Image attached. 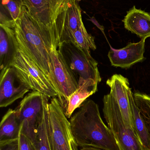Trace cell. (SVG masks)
<instances>
[{
  "label": "cell",
  "mask_w": 150,
  "mask_h": 150,
  "mask_svg": "<svg viewBox=\"0 0 150 150\" xmlns=\"http://www.w3.org/2000/svg\"><path fill=\"white\" fill-rule=\"evenodd\" d=\"M13 29L19 49L49 79L51 49L59 47L55 23L52 27L45 25L20 5V15L14 21Z\"/></svg>",
  "instance_id": "obj_1"
},
{
  "label": "cell",
  "mask_w": 150,
  "mask_h": 150,
  "mask_svg": "<svg viewBox=\"0 0 150 150\" xmlns=\"http://www.w3.org/2000/svg\"><path fill=\"white\" fill-rule=\"evenodd\" d=\"M70 122L78 147L120 150L112 133L101 118L98 106L92 100L82 105Z\"/></svg>",
  "instance_id": "obj_2"
},
{
  "label": "cell",
  "mask_w": 150,
  "mask_h": 150,
  "mask_svg": "<svg viewBox=\"0 0 150 150\" xmlns=\"http://www.w3.org/2000/svg\"><path fill=\"white\" fill-rule=\"evenodd\" d=\"M103 103L105 119L119 150H146L133 128L125 123L119 105L111 93L105 95Z\"/></svg>",
  "instance_id": "obj_3"
},
{
  "label": "cell",
  "mask_w": 150,
  "mask_h": 150,
  "mask_svg": "<svg viewBox=\"0 0 150 150\" xmlns=\"http://www.w3.org/2000/svg\"><path fill=\"white\" fill-rule=\"evenodd\" d=\"M48 133L52 150H79L64 110L58 99L48 102Z\"/></svg>",
  "instance_id": "obj_4"
},
{
  "label": "cell",
  "mask_w": 150,
  "mask_h": 150,
  "mask_svg": "<svg viewBox=\"0 0 150 150\" xmlns=\"http://www.w3.org/2000/svg\"><path fill=\"white\" fill-rule=\"evenodd\" d=\"M49 79L57 92V99L65 110L70 96L78 88V80L58 49L51 50Z\"/></svg>",
  "instance_id": "obj_5"
},
{
  "label": "cell",
  "mask_w": 150,
  "mask_h": 150,
  "mask_svg": "<svg viewBox=\"0 0 150 150\" xmlns=\"http://www.w3.org/2000/svg\"><path fill=\"white\" fill-rule=\"evenodd\" d=\"M16 111L20 132L35 143L43 112V94L37 91L28 93L20 101Z\"/></svg>",
  "instance_id": "obj_6"
},
{
  "label": "cell",
  "mask_w": 150,
  "mask_h": 150,
  "mask_svg": "<svg viewBox=\"0 0 150 150\" xmlns=\"http://www.w3.org/2000/svg\"><path fill=\"white\" fill-rule=\"evenodd\" d=\"M58 49L76 78L78 75V79H92L98 83L101 82L97 62L91 54H87L71 43H63Z\"/></svg>",
  "instance_id": "obj_7"
},
{
  "label": "cell",
  "mask_w": 150,
  "mask_h": 150,
  "mask_svg": "<svg viewBox=\"0 0 150 150\" xmlns=\"http://www.w3.org/2000/svg\"><path fill=\"white\" fill-rule=\"evenodd\" d=\"M11 67L33 91H37L48 98L57 97V91L45 74L19 48Z\"/></svg>",
  "instance_id": "obj_8"
},
{
  "label": "cell",
  "mask_w": 150,
  "mask_h": 150,
  "mask_svg": "<svg viewBox=\"0 0 150 150\" xmlns=\"http://www.w3.org/2000/svg\"><path fill=\"white\" fill-rule=\"evenodd\" d=\"M31 90L16 69L9 67L0 74V107L5 108L11 105Z\"/></svg>",
  "instance_id": "obj_9"
},
{
  "label": "cell",
  "mask_w": 150,
  "mask_h": 150,
  "mask_svg": "<svg viewBox=\"0 0 150 150\" xmlns=\"http://www.w3.org/2000/svg\"><path fill=\"white\" fill-rule=\"evenodd\" d=\"M38 22L48 26H54L59 15L71 0H18Z\"/></svg>",
  "instance_id": "obj_10"
},
{
  "label": "cell",
  "mask_w": 150,
  "mask_h": 150,
  "mask_svg": "<svg viewBox=\"0 0 150 150\" xmlns=\"http://www.w3.org/2000/svg\"><path fill=\"white\" fill-rule=\"evenodd\" d=\"M55 23L59 46L63 43H69L73 33L84 24L78 1L71 0Z\"/></svg>",
  "instance_id": "obj_11"
},
{
  "label": "cell",
  "mask_w": 150,
  "mask_h": 150,
  "mask_svg": "<svg viewBox=\"0 0 150 150\" xmlns=\"http://www.w3.org/2000/svg\"><path fill=\"white\" fill-rule=\"evenodd\" d=\"M145 39H141L137 43H130L120 49L111 47L108 57L112 66L115 67L129 69L136 63L145 59Z\"/></svg>",
  "instance_id": "obj_12"
},
{
  "label": "cell",
  "mask_w": 150,
  "mask_h": 150,
  "mask_svg": "<svg viewBox=\"0 0 150 150\" xmlns=\"http://www.w3.org/2000/svg\"><path fill=\"white\" fill-rule=\"evenodd\" d=\"M106 83L111 89L110 93L119 105L125 123L128 127L133 128L128 79L122 75L116 74L107 79Z\"/></svg>",
  "instance_id": "obj_13"
},
{
  "label": "cell",
  "mask_w": 150,
  "mask_h": 150,
  "mask_svg": "<svg viewBox=\"0 0 150 150\" xmlns=\"http://www.w3.org/2000/svg\"><path fill=\"white\" fill-rule=\"evenodd\" d=\"M14 23L10 26L0 24L1 74L11 67L19 51V47L13 29Z\"/></svg>",
  "instance_id": "obj_14"
},
{
  "label": "cell",
  "mask_w": 150,
  "mask_h": 150,
  "mask_svg": "<svg viewBox=\"0 0 150 150\" xmlns=\"http://www.w3.org/2000/svg\"><path fill=\"white\" fill-rule=\"evenodd\" d=\"M124 27L141 39L150 38V14L134 6L123 20Z\"/></svg>",
  "instance_id": "obj_15"
},
{
  "label": "cell",
  "mask_w": 150,
  "mask_h": 150,
  "mask_svg": "<svg viewBox=\"0 0 150 150\" xmlns=\"http://www.w3.org/2000/svg\"><path fill=\"white\" fill-rule=\"evenodd\" d=\"M98 83L92 79H78V88L70 97L64 112L70 118L74 111L79 108L90 96L97 91Z\"/></svg>",
  "instance_id": "obj_16"
},
{
  "label": "cell",
  "mask_w": 150,
  "mask_h": 150,
  "mask_svg": "<svg viewBox=\"0 0 150 150\" xmlns=\"http://www.w3.org/2000/svg\"><path fill=\"white\" fill-rule=\"evenodd\" d=\"M131 106L133 128L138 139L146 150H150V136L148 128L141 116L134 98L131 88L129 92Z\"/></svg>",
  "instance_id": "obj_17"
},
{
  "label": "cell",
  "mask_w": 150,
  "mask_h": 150,
  "mask_svg": "<svg viewBox=\"0 0 150 150\" xmlns=\"http://www.w3.org/2000/svg\"><path fill=\"white\" fill-rule=\"evenodd\" d=\"M20 125L16 110L9 109L0 124V142L18 139Z\"/></svg>",
  "instance_id": "obj_18"
},
{
  "label": "cell",
  "mask_w": 150,
  "mask_h": 150,
  "mask_svg": "<svg viewBox=\"0 0 150 150\" xmlns=\"http://www.w3.org/2000/svg\"><path fill=\"white\" fill-rule=\"evenodd\" d=\"M43 112L38 129L35 144L38 150H52L48 133V97L43 94Z\"/></svg>",
  "instance_id": "obj_19"
},
{
  "label": "cell",
  "mask_w": 150,
  "mask_h": 150,
  "mask_svg": "<svg viewBox=\"0 0 150 150\" xmlns=\"http://www.w3.org/2000/svg\"><path fill=\"white\" fill-rule=\"evenodd\" d=\"M69 43L74 44L87 54H91L90 49L94 51L97 49L94 38L87 32L84 24L73 33Z\"/></svg>",
  "instance_id": "obj_20"
},
{
  "label": "cell",
  "mask_w": 150,
  "mask_h": 150,
  "mask_svg": "<svg viewBox=\"0 0 150 150\" xmlns=\"http://www.w3.org/2000/svg\"><path fill=\"white\" fill-rule=\"evenodd\" d=\"M134 98L150 136V96L142 93L135 92L134 93Z\"/></svg>",
  "instance_id": "obj_21"
},
{
  "label": "cell",
  "mask_w": 150,
  "mask_h": 150,
  "mask_svg": "<svg viewBox=\"0 0 150 150\" xmlns=\"http://www.w3.org/2000/svg\"><path fill=\"white\" fill-rule=\"evenodd\" d=\"M2 4L5 5L10 15L11 19L16 21L19 17L20 13V4L19 1L3 0Z\"/></svg>",
  "instance_id": "obj_22"
},
{
  "label": "cell",
  "mask_w": 150,
  "mask_h": 150,
  "mask_svg": "<svg viewBox=\"0 0 150 150\" xmlns=\"http://www.w3.org/2000/svg\"><path fill=\"white\" fill-rule=\"evenodd\" d=\"M19 150H38L35 143L20 132L18 137Z\"/></svg>",
  "instance_id": "obj_23"
},
{
  "label": "cell",
  "mask_w": 150,
  "mask_h": 150,
  "mask_svg": "<svg viewBox=\"0 0 150 150\" xmlns=\"http://www.w3.org/2000/svg\"><path fill=\"white\" fill-rule=\"evenodd\" d=\"M0 150H19L18 139L0 142Z\"/></svg>",
  "instance_id": "obj_24"
},
{
  "label": "cell",
  "mask_w": 150,
  "mask_h": 150,
  "mask_svg": "<svg viewBox=\"0 0 150 150\" xmlns=\"http://www.w3.org/2000/svg\"><path fill=\"white\" fill-rule=\"evenodd\" d=\"M80 150H104L98 148H94L92 147H84L82 148Z\"/></svg>",
  "instance_id": "obj_25"
},
{
  "label": "cell",
  "mask_w": 150,
  "mask_h": 150,
  "mask_svg": "<svg viewBox=\"0 0 150 150\" xmlns=\"http://www.w3.org/2000/svg\"><path fill=\"white\" fill-rule=\"evenodd\" d=\"M74 1H77L79 2L80 1H82V0H74Z\"/></svg>",
  "instance_id": "obj_26"
}]
</instances>
